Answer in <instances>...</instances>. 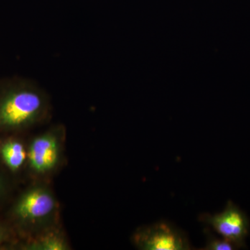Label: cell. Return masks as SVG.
<instances>
[{
    "instance_id": "cell-7",
    "label": "cell",
    "mask_w": 250,
    "mask_h": 250,
    "mask_svg": "<svg viewBox=\"0 0 250 250\" xmlns=\"http://www.w3.org/2000/svg\"><path fill=\"white\" fill-rule=\"evenodd\" d=\"M71 249L62 226L54 227L18 241L15 250H69Z\"/></svg>"
},
{
    "instance_id": "cell-6",
    "label": "cell",
    "mask_w": 250,
    "mask_h": 250,
    "mask_svg": "<svg viewBox=\"0 0 250 250\" xmlns=\"http://www.w3.org/2000/svg\"><path fill=\"white\" fill-rule=\"evenodd\" d=\"M29 134L0 137V162L18 186L27 180Z\"/></svg>"
},
{
    "instance_id": "cell-2",
    "label": "cell",
    "mask_w": 250,
    "mask_h": 250,
    "mask_svg": "<svg viewBox=\"0 0 250 250\" xmlns=\"http://www.w3.org/2000/svg\"><path fill=\"white\" fill-rule=\"evenodd\" d=\"M3 217L21 240L61 225V208L50 182H29L17 192Z\"/></svg>"
},
{
    "instance_id": "cell-8",
    "label": "cell",
    "mask_w": 250,
    "mask_h": 250,
    "mask_svg": "<svg viewBox=\"0 0 250 250\" xmlns=\"http://www.w3.org/2000/svg\"><path fill=\"white\" fill-rule=\"evenodd\" d=\"M18 184L0 162V216L17 193Z\"/></svg>"
},
{
    "instance_id": "cell-10",
    "label": "cell",
    "mask_w": 250,
    "mask_h": 250,
    "mask_svg": "<svg viewBox=\"0 0 250 250\" xmlns=\"http://www.w3.org/2000/svg\"><path fill=\"white\" fill-rule=\"evenodd\" d=\"M204 233L207 236V245L203 248L204 250H236V247L232 243L225 239H220L213 234L211 230L208 228L204 229Z\"/></svg>"
},
{
    "instance_id": "cell-9",
    "label": "cell",
    "mask_w": 250,
    "mask_h": 250,
    "mask_svg": "<svg viewBox=\"0 0 250 250\" xmlns=\"http://www.w3.org/2000/svg\"><path fill=\"white\" fill-rule=\"evenodd\" d=\"M19 238L14 229L2 216H0V250H15Z\"/></svg>"
},
{
    "instance_id": "cell-1",
    "label": "cell",
    "mask_w": 250,
    "mask_h": 250,
    "mask_svg": "<svg viewBox=\"0 0 250 250\" xmlns=\"http://www.w3.org/2000/svg\"><path fill=\"white\" fill-rule=\"evenodd\" d=\"M52 113V99L36 81L18 75L0 77V137L29 134L49 123Z\"/></svg>"
},
{
    "instance_id": "cell-4",
    "label": "cell",
    "mask_w": 250,
    "mask_h": 250,
    "mask_svg": "<svg viewBox=\"0 0 250 250\" xmlns=\"http://www.w3.org/2000/svg\"><path fill=\"white\" fill-rule=\"evenodd\" d=\"M132 243L141 250H188L190 245L183 231L167 222L138 228Z\"/></svg>"
},
{
    "instance_id": "cell-3",
    "label": "cell",
    "mask_w": 250,
    "mask_h": 250,
    "mask_svg": "<svg viewBox=\"0 0 250 250\" xmlns=\"http://www.w3.org/2000/svg\"><path fill=\"white\" fill-rule=\"evenodd\" d=\"M66 139V127L61 123L28 136L27 180L51 182L65 165Z\"/></svg>"
},
{
    "instance_id": "cell-5",
    "label": "cell",
    "mask_w": 250,
    "mask_h": 250,
    "mask_svg": "<svg viewBox=\"0 0 250 250\" xmlns=\"http://www.w3.org/2000/svg\"><path fill=\"white\" fill-rule=\"evenodd\" d=\"M199 220L211 227L224 239L232 243L237 249L246 246L250 223L246 213L231 201H228L223 212L210 215L203 213Z\"/></svg>"
}]
</instances>
